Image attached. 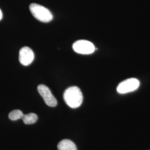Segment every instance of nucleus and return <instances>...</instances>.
I'll return each instance as SVG.
<instances>
[{
  "label": "nucleus",
  "mask_w": 150,
  "mask_h": 150,
  "mask_svg": "<svg viewBox=\"0 0 150 150\" xmlns=\"http://www.w3.org/2000/svg\"><path fill=\"white\" fill-rule=\"evenodd\" d=\"M57 149L58 150H77L75 143L67 139L61 141L57 145Z\"/></svg>",
  "instance_id": "0eeeda50"
},
{
  "label": "nucleus",
  "mask_w": 150,
  "mask_h": 150,
  "mask_svg": "<svg viewBox=\"0 0 150 150\" xmlns=\"http://www.w3.org/2000/svg\"><path fill=\"white\" fill-rule=\"evenodd\" d=\"M35 58L33 51L30 47L25 46L20 50L19 61L23 66H28L31 64Z\"/></svg>",
  "instance_id": "423d86ee"
},
{
  "label": "nucleus",
  "mask_w": 150,
  "mask_h": 150,
  "mask_svg": "<svg viewBox=\"0 0 150 150\" xmlns=\"http://www.w3.org/2000/svg\"><path fill=\"white\" fill-rule=\"evenodd\" d=\"M72 48L76 52L83 54H92L95 51L93 43L87 40H79L73 44Z\"/></svg>",
  "instance_id": "7ed1b4c3"
},
{
  "label": "nucleus",
  "mask_w": 150,
  "mask_h": 150,
  "mask_svg": "<svg viewBox=\"0 0 150 150\" xmlns=\"http://www.w3.org/2000/svg\"><path fill=\"white\" fill-rule=\"evenodd\" d=\"M23 115L24 114L21 110H15L9 113L8 117L12 121H16L19 119H22Z\"/></svg>",
  "instance_id": "1a4fd4ad"
},
{
  "label": "nucleus",
  "mask_w": 150,
  "mask_h": 150,
  "mask_svg": "<svg viewBox=\"0 0 150 150\" xmlns=\"http://www.w3.org/2000/svg\"><path fill=\"white\" fill-rule=\"evenodd\" d=\"M64 98L69 107L76 108L82 103L83 97L80 88L77 86H71L64 91Z\"/></svg>",
  "instance_id": "f257e3e1"
},
{
  "label": "nucleus",
  "mask_w": 150,
  "mask_h": 150,
  "mask_svg": "<svg viewBox=\"0 0 150 150\" xmlns=\"http://www.w3.org/2000/svg\"><path fill=\"white\" fill-rule=\"evenodd\" d=\"M30 10L33 17L40 21L47 23L53 19L52 13L43 6L31 4L30 5Z\"/></svg>",
  "instance_id": "f03ea898"
},
{
  "label": "nucleus",
  "mask_w": 150,
  "mask_h": 150,
  "mask_svg": "<svg viewBox=\"0 0 150 150\" xmlns=\"http://www.w3.org/2000/svg\"><path fill=\"white\" fill-rule=\"evenodd\" d=\"M38 90L40 95L43 98L44 101L47 106L52 107L57 106V100L47 86L40 85L38 86Z\"/></svg>",
  "instance_id": "39448f33"
},
{
  "label": "nucleus",
  "mask_w": 150,
  "mask_h": 150,
  "mask_svg": "<svg viewBox=\"0 0 150 150\" xmlns=\"http://www.w3.org/2000/svg\"><path fill=\"white\" fill-rule=\"evenodd\" d=\"M22 120L25 124L31 125L36 122L38 120V116L34 113H30L28 114L23 115Z\"/></svg>",
  "instance_id": "6e6552de"
},
{
  "label": "nucleus",
  "mask_w": 150,
  "mask_h": 150,
  "mask_svg": "<svg viewBox=\"0 0 150 150\" xmlns=\"http://www.w3.org/2000/svg\"><path fill=\"white\" fill-rule=\"evenodd\" d=\"M139 86V81L134 78H131L121 82L117 87V91L121 94L127 93L136 90Z\"/></svg>",
  "instance_id": "20e7f679"
},
{
  "label": "nucleus",
  "mask_w": 150,
  "mask_h": 150,
  "mask_svg": "<svg viewBox=\"0 0 150 150\" xmlns=\"http://www.w3.org/2000/svg\"><path fill=\"white\" fill-rule=\"evenodd\" d=\"M2 17H3V15H2V12L1 10L0 9V21L2 20Z\"/></svg>",
  "instance_id": "9d476101"
}]
</instances>
